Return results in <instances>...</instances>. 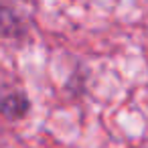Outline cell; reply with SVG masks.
<instances>
[{
    "mask_svg": "<svg viewBox=\"0 0 148 148\" xmlns=\"http://www.w3.org/2000/svg\"><path fill=\"white\" fill-rule=\"evenodd\" d=\"M2 108H4V114L8 118H21L27 114L29 101L23 93H6L2 99Z\"/></svg>",
    "mask_w": 148,
    "mask_h": 148,
    "instance_id": "6da1fadb",
    "label": "cell"
}]
</instances>
